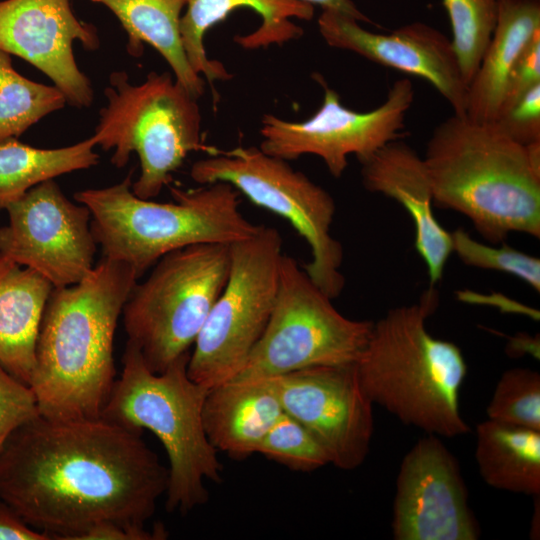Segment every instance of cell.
<instances>
[{"mask_svg": "<svg viewBox=\"0 0 540 540\" xmlns=\"http://www.w3.org/2000/svg\"><path fill=\"white\" fill-rule=\"evenodd\" d=\"M141 434L101 416L40 415L0 450V499L51 539L77 540L104 522L145 526L169 472Z\"/></svg>", "mask_w": 540, "mask_h": 540, "instance_id": "obj_1", "label": "cell"}, {"mask_svg": "<svg viewBox=\"0 0 540 540\" xmlns=\"http://www.w3.org/2000/svg\"><path fill=\"white\" fill-rule=\"evenodd\" d=\"M137 280L129 265L102 256L78 283L53 287L30 381L42 416L100 417L116 380L118 320Z\"/></svg>", "mask_w": 540, "mask_h": 540, "instance_id": "obj_2", "label": "cell"}, {"mask_svg": "<svg viewBox=\"0 0 540 540\" xmlns=\"http://www.w3.org/2000/svg\"><path fill=\"white\" fill-rule=\"evenodd\" d=\"M423 160L434 205L466 216L488 242L540 237V142L522 145L494 121L454 113L433 130Z\"/></svg>", "mask_w": 540, "mask_h": 540, "instance_id": "obj_3", "label": "cell"}, {"mask_svg": "<svg viewBox=\"0 0 540 540\" xmlns=\"http://www.w3.org/2000/svg\"><path fill=\"white\" fill-rule=\"evenodd\" d=\"M437 306L438 292L430 286L418 302L373 322L356 369L373 404L427 434L455 437L469 431L459 405L467 365L456 344L428 332Z\"/></svg>", "mask_w": 540, "mask_h": 540, "instance_id": "obj_4", "label": "cell"}, {"mask_svg": "<svg viewBox=\"0 0 540 540\" xmlns=\"http://www.w3.org/2000/svg\"><path fill=\"white\" fill-rule=\"evenodd\" d=\"M132 172L111 186L78 191L74 199L89 209L103 257L126 263L138 279L172 251L195 244L231 245L259 229L243 215L240 193L228 183L172 187L174 201L160 203L133 193Z\"/></svg>", "mask_w": 540, "mask_h": 540, "instance_id": "obj_5", "label": "cell"}, {"mask_svg": "<svg viewBox=\"0 0 540 540\" xmlns=\"http://www.w3.org/2000/svg\"><path fill=\"white\" fill-rule=\"evenodd\" d=\"M190 352L163 372L154 373L139 349L127 341L122 372L115 380L101 417L121 427L152 432L169 460L166 508L191 512L208 501L205 480L222 481V465L210 444L202 420L207 388L188 375Z\"/></svg>", "mask_w": 540, "mask_h": 540, "instance_id": "obj_6", "label": "cell"}, {"mask_svg": "<svg viewBox=\"0 0 540 540\" xmlns=\"http://www.w3.org/2000/svg\"><path fill=\"white\" fill-rule=\"evenodd\" d=\"M104 95L107 102L93 135L104 151L112 150L111 163L117 168L137 154L140 174L132 182L136 196L157 197L189 153L215 151L202 144L198 99L170 73L151 72L135 85L125 71H115Z\"/></svg>", "mask_w": 540, "mask_h": 540, "instance_id": "obj_7", "label": "cell"}, {"mask_svg": "<svg viewBox=\"0 0 540 540\" xmlns=\"http://www.w3.org/2000/svg\"><path fill=\"white\" fill-rule=\"evenodd\" d=\"M229 267V245L195 244L164 255L144 281L136 282L121 316L127 341L152 372H163L190 352Z\"/></svg>", "mask_w": 540, "mask_h": 540, "instance_id": "obj_8", "label": "cell"}, {"mask_svg": "<svg viewBox=\"0 0 540 540\" xmlns=\"http://www.w3.org/2000/svg\"><path fill=\"white\" fill-rule=\"evenodd\" d=\"M190 176L201 185L228 183L253 204L287 220L310 248L311 259L303 266L308 276L331 299L341 294L344 253L331 234L336 204L328 191L259 147L215 150L192 164Z\"/></svg>", "mask_w": 540, "mask_h": 540, "instance_id": "obj_9", "label": "cell"}, {"mask_svg": "<svg viewBox=\"0 0 540 540\" xmlns=\"http://www.w3.org/2000/svg\"><path fill=\"white\" fill-rule=\"evenodd\" d=\"M228 278L198 334L187 364L189 377L210 389L234 379L260 340L275 303L283 257L282 237L260 225L229 245Z\"/></svg>", "mask_w": 540, "mask_h": 540, "instance_id": "obj_10", "label": "cell"}, {"mask_svg": "<svg viewBox=\"0 0 540 540\" xmlns=\"http://www.w3.org/2000/svg\"><path fill=\"white\" fill-rule=\"evenodd\" d=\"M331 300L294 258L283 254L269 321L234 379L270 378L315 366L355 364L373 322L345 317Z\"/></svg>", "mask_w": 540, "mask_h": 540, "instance_id": "obj_11", "label": "cell"}, {"mask_svg": "<svg viewBox=\"0 0 540 540\" xmlns=\"http://www.w3.org/2000/svg\"><path fill=\"white\" fill-rule=\"evenodd\" d=\"M315 78L324 90L320 108L301 122L265 114L259 146L263 152L286 161L315 155L333 177L339 178L348 166L350 155L360 162L387 143L402 138L405 116L414 99L408 78L396 80L385 101L367 112L347 108L320 75Z\"/></svg>", "mask_w": 540, "mask_h": 540, "instance_id": "obj_12", "label": "cell"}, {"mask_svg": "<svg viewBox=\"0 0 540 540\" xmlns=\"http://www.w3.org/2000/svg\"><path fill=\"white\" fill-rule=\"evenodd\" d=\"M0 227V253L56 287L81 281L94 267L97 243L89 209L69 200L54 179L10 204Z\"/></svg>", "mask_w": 540, "mask_h": 540, "instance_id": "obj_13", "label": "cell"}, {"mask_svg": "<svg viewBox=\"0 0 540 540\" xmlns=\"http://www.w3.org/2000/svg\"><path fill=\"white\" fill-rule=\"evenodd\" d=\"M285 414L301 423L343 470L359 467L370 450L373 403L355 364L315 366L270 377Z\"/></svg>", "mask_w": 540, "mask_h": 540, "instance_id": "obj_14", "label": "cell"}, {"mask_svg": "<svg viewBox=\"0 0 540 540\" xmlns=\"http://www.w3.org/2000/svg\"><path fill=\"white\" fill-rule=\"evenodd\" d=\"M392 511V534L397 540L480 536L459 463L434 434L420 438L404 456Z\"/></svg>", "mask_w": 540, "mask_h": 540, "instance_id": "obj_15", "label": "cell"}, {"mask_svg": "<svg viewBox=\"0 0 540 540\" xmlns=\"http://www.w3.org/2000/svg\"><path fill=\"white\" fill-rule=\"evenodd\" d=\"M74 41L90 51L100 47L96 28L76 17L70 0L0 1V49L44 73L68 104L87 108L94 92L76 63Z\"/></svg>", "mask_w": 540, "mask_h": 540, "instance_id": "obj_16", "label": "cell"}, {"mask_svg": "<svg viewBox=\"0 0 540 540\" xmlns=\"http://www.w3.org/2000/svg\"><path fill=\"white\" fill-rule=\"evenodd\" d=\"M318 29L329 46L425 79L445 98L455 114L466 113L468 86L451 40L436 28L413 22L389 34H379L364 29L357 20L343 13L322 10Z\"/></svg>", "mask_w": 540, "mask_h": 540, "instance_id": "obj_17", "label": "cell"}, {"mask_svg": "<svg viewBox=\"0 0 540 540\" xmlns=\"http://www.w3.org/2000/svg\"><path fill=\"white\" fill-rule=\"evenodd\" d=\"M364 187L398 202L410 215L415 248L428 270L430 286L442 279L453 252L451 232L436 219L432 189L422 157L400 139L360 161Z\"/></svg>", "mask_w": 540, "mask_h": 540, "instance_id": "obj_18", "label": "cell"}, {"mask_svg": "<svg viewBox=\"0 0 540 540\" xmlns=\"http://www.w3.org/2000/svg\"><path fill=\"white\" fill-rule=\"evenodd\" d=\"M242 7L252 9L261 18L255 31L234 38L239 46L249 50L300 38L303 30L291 19L309 21L314 16V6L300 0H186V11L180 20L182 45L192 69L210 85L217 80H229L231 74L221 62L207 56L204 36L212 26Z\"/></svg>", "mask_w": 540, "mask_h": 540, "instance_id": "obj_19", "label": "cell"}, {"mask_svg": "<svg viewBox=\"0 0 540 540\" xmlns=\"http://www.w3.org/2000/svg\"><path fill=\"white\" fill-rule=\"evenodd\" d=\"M283 413L271 378L233 379L208 389L202 420L217 452L244 459Z\"/></svg>", "mask_w": 540, "mask_h": 540, "instance_id": "obj_20", "label": "cell"}, {"mask_svg": "<svg viewBox=\"0 0 540 540\" xmlns=\"http://www.w3.org/2000/svg\"><path fill=\"white\" fill-rule=\"evenodd\" d=\"M540 31V0H497L496 24L479 67L468 85L465 115L479 122L496 119L508 76Z\"/></svg>", "mask_w": 540, "mask_h": 540, "instance_id": "obj_21", "label": "cell"}, {"mask_svg": "<svg viewBox=\"0 0 540 540\" xmlns=\"http://www.w3.org/2000/svg\"><path fill=\"white\" fill-rule=\"evenodd\" d=\"M52 289L42 275L0 253V364L28 385L39 327Z\"/></svg>", "mask_w": 540, "mask_h": 540, "instance_id": "obj_22", "label": "cell"}, {"mask_svg": "<svg viewBox=\"0 0 540 540\" xmlns=\"http://www.w3.org/2000/svg\"><path fill=\"white\" fill-rule=\"evenodd\" d=\"M106 6L128 35L127 50L140 56L144 43L156 49L171 67L175 79L199 98L205 81L190 66L181 35L180 20L186 0H90Z\"/></svg>", "mask_w": 540, "mask_h": 540, "instance_id": "obj_23", "label": "cell"}, {"mask_svg": "<svg viewBox=\"0 0 540 540\" xmlns=\"http://www.w3.org/2000/svg\"><path fill=\"white\" fill-rule=\"evenodd\" d=\"M475 459L491 487L540 495V431L487 419L476 427Z\"/></svg>", "mask_w": 540, "mask_h": 540, "instance_id": "obj_24", "label": "cell"}, {"mask_svg": "<svg viewBox=\"0 0 540 540\" xmlns=\"http://www.w3.org/2000/svg\"><path fill=\"white\" fill-rule=\"evenodd\" d=\"M96 137L61 148H37L11 138L0 143V210L34 186L98 164Z\"/></svg>", "mask_w": 540, "mask_h": 540, "instance_id": "obj_25", "label": "cell"}, {"mask_svg": "<svg viewBox=\"0 0 540 540\" xmlns=\"http://www.w3.org/2000/svg\"><path fill=\"white\" fill-rule=\"evenodd\" d=\"M66 103L55 85L35 82L18 73L11 55L0 49V143L21 136Z\"/></svg>", "mask_w": 540, "mask_h": 540, "instance_id": "obj_26", "label": "cell"}, {"mask_svg": "<svg viewBox=\"0 0 540 540\" xmlns=\"http://www.w3.org/2000/svg\"><path fill=\"white\" fill-rule=\"evenodd\" d=\"M443 5L451 22L452 46L468 86L491 39L497 0H443Z\"/></svg>", "mask_w": 540, "mask_h": 540, "instance_id": "obj_27", "label": "cell"}, {"mask_svg": "<svg viewBox=\"0 0 540 540\" xmlns=\"http://www.w3.org/2000/svg\"><path fill=\"white\" fill-rule=\"evenodd\" d=\"M486 412L490 420L540 431V374L522 367L506 370Z\"/></svg>", "mask_w": 540, "mask_h": 540, "instance_id": "obj_28", "label": "cell"}, {"mask_svg": "<svg viewBox=\"0 0 540 540\" xmlns=\"http://www.w3.org/2000/svg\"><path fill=\"white\" fill-rule=\"evenodd\" d=\"M257 453L296 472H313L330 464L313 435L285 413L267 432Z\"/></svg>", "mask_w": 540, "mask_h": 540, "instance_id": "obj_29", "label": "cell"}, {"mask_svg": "<svg viewBox=\"0 0 540 540\" xmlns=\"http://www.w3.org/2000/svg\"><path fill=\"white\" fill-rule=\"evenodd\" d=\"M451 236L453 252L464 264L513 275L535 291H540L539 258L516 250L504 242L499 247L479 242L461 228L451 232Z\"/></svg>", "mask_w": 540, "mask_h": 540, "instance_id": "obj_30", "label": "cell"}, {"mask_svg": "<svg viewBox=\"0 0 540 540\" xmlns=\"http://www.w3.org/2000/svg\"><path fill=\"white\" fill-rule=\"evenodd\" d=\"M40 415L31 386L0 364V450L16 429Z\"/></svg>", "mask_w": 540, "mask_h": 540, "instance_id": "obj_31", "label": "cell"}, {"mask_svg": "<svg viewBox=\"0 0 540 540\" xmlns=\"http://www.w3.org/2000/svg\"><path fill=\"white\" fill-rule=\"evenodd\" d=\"M494 122L522 145L540 142V83L502 110Z\"/></svg>", "mask_w": 540, "mask_h": 540, "instance_id": "obj_32", "label": "cell"}, {"mask_svg": "<svg viewBox=\"0 0 540 540\" xmlns=\"http://www.w3.org/2000/svg\"><path fill=\"white\" fill-rule=\"evenodd\" d=\"M538 83H540V31L534 35L514 64L507 79L499 113Z\"/></svg>", "mask_w": 540, "mask_h": 540, "instance_id": "obj_33", "label": "cell"}, {"mask_svg": "<svg viewBox=\"0 0 540 540\" xmlns=\"http://www.w3.org/2000/svg\"><path fill=\"white\" fill-rule=\"evenodd\" d=\"M166 536L162 526H156L149 531L146 526L104 522L91 527L77 540H160Z\"/></svg>", "mask_w": 540, "mask_h": 540, "instance_id": "obj_34", "label": "cell"}, {"mask_svg": "<svg viewBox=\"0 0 540 540\" xmlns=\"http://www.w3.org/2000/svg\"><path fill=\"white\" fill-rule=\"evenodd\" d=\"M0 540H51L46 533L36 530L0 499Z\"/></svg>", "mask_w": 540, "mask_h": 540, "instance_id": "obj_35", "label": "cell"}, {"mask_svg": "<svg viewBox=\"0 0 540 540\" xmlns=\"http://www.w3.org/2000/svg\"><path fill=\"white\" fill-rule=\"evenodd\" d=\"M311 5H318L322 10H333L343 13L357 20L358 22L375 23L367 17L352 0H300Z\"/></svg>", "mask_w": 540, "mask_h": 540, "instance_id": "obj_36", "label": "cell"}]
</instances>
